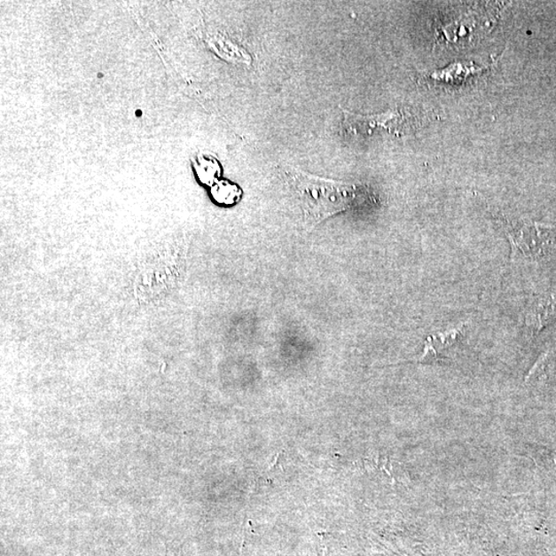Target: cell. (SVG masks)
I'll list each match as a JSON object with an SVG mask.
<instances>
[{"mask_svg":"<svg viewBox=\"0 0 556 556\" xmlns=\"http://www.w3.org/2000/svg\"><path fill=\"white\" fill-rule=\"evenodd\" d=\"M287 174L302 204L305 220L311 226L367 200L366 192L356 184L328 180L293 168Z\"/></svg>","mask_w":556,"mask_h":556,"instance_id":"cell-1","label":"cell"},{"mask_svg":"<svg viewBox=\"0 0 556 556\" xmlns=\"http://www.w3.org/2000/svg\"><path fill=\"white\" fill-rule=\"evenodd\" d=\"M342 113L345 130L356 136H371L381 131L400 137L412 122L411 114L403 111H388L374 116H361L345 110Z\"/></svg>","mask_w":556,"mask_h":556,"instance_id":"cell-2","label":"cell"},{"mask_svg":"<svg viewBox=\"0 0 556 556\" xmlns=\"http://www.w3.org/2000/svg\"><path fill=\"white\" fill-rule=\"evenodd\" d=\"M465 325H458V328L451 329L442 333H437L427 338L424 353L415 362H430L441 359V350L452 347L453 344L461 340L464 335Z\"/></svg>","mask_w":556,"mask_h":556,"instance_id":"cell-3","label":"cell"},{"mask_svg":"<svg viewBox=\"0 0 556 556\" xmlns=\"http://www.w3.org/2000/svg\"><path fill=\"white\" fill-rule=\"evenodd\" d=\"M556 317V291L536 300L528 312L526 324L533 332L541 330Z\"/></svg>","mask_w":556,"mask_h":556,"instance_id":"cell-4","label":"cell"},{"mask_svg":"<svg viewBox=\"0 0 556 556\" xmlns=\"http://www.w3.org/2000/svg\"><path fill=\"white\" fill-rule=\"evenodd\" d=\"M194 166L197 176L203 184H213L221 174L220 164L213 157H197Z\"/></svg>","mask_w":556,"mask_h":556,"instance_id":"cell-5","label":"cell"},{"mask_svg":"<svg viewBox=\"0 0 556 556\" xmlns=\"http://www.w3.org/2000/svg\"><path fill=\"white\" fill-rule=\"evenodd\" d=\"M212 193L215 200L221 204H233L240 197V190L238 185L228 182H220L215 184Z\"/></svg>","mask_w":556,"mask_h":556,"instance_id":"cell-6","label":"cell"},{"mask_svg":"<svg viewBox=\"0 0 556 556\" xmlns=\"http://www.w3.org/2000/svg\"><path fill=\"white\" fill-rule=\"evenodd\" d=\"M279 457H280V452H278V455L276 456V458H274L273 462L271 463V465L270 466H268V470L271 471L274 468V466H276L278 464Z\"/></svg>","mask_w":556,"mask_h":556,"instance_id":"cell-7","label":"cell"}]
</instances>
